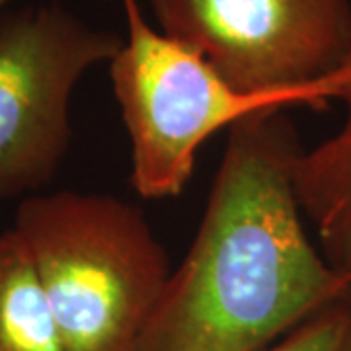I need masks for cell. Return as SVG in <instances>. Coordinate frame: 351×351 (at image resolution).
Here are the masks:
<instances>
[{
  "instance_id": "52a82bcc",
  "label": "cell",
  "mask_w": 351,
  "mask_h": 351,
  "mask_svg": "<svg viewBox=\"0 0 351 351\" xmlns=\"http://www.w3.org/2000/svg\"><path fill=\"white\" fill-rule=\"evenodd\" d=\"M0 351H64L38 271L14 228L0 232Z\"/></svg>"
},
{
  "instance_id": "8992f818",
  "label": "cell",
  "mask_w": 351,
  "mask_h": 351,
  "mask_svg": "<svg viewBox=\"0 0 351 351\" xmlns=\"http://www.w3.org/2000/svg\"><path fill=\"white\" fill-rule=\"evenodd\" d=\"M343 123L332 137L301 152L293 184L304 217L316 228L320 252L351 281V80L339 100Z\"/></svg>"
},
{
  "instance_id": "5b68a950",
  "label": "cell",
  "mask_w": 351,
  "mask_h": 351,
  "mask_svg": "<svg viewBox=\"0 0 351 351\" xmlns=\"http://www.w3.org/2000/svg\"><path fill=\"white\" fill-rule=\"evenodd\" d=\"M121 43L55 2L0 16V199L53 182L73 138V92Z\"/></svg>"
},
{
  "instance_id": "ba28073f",
  "label": "cell",
  "mask_w": 351,
  "mask_h": 351,
  "mask_svg": "<svg viewBox=\"0 0 351 351\" xmlns=\"http://www.w3.org/2000/svg\"><path fill=\"white\" fill-rule=\"evenodd\" d=\"M351 332V297L328 306L263 351H339Z\"/></svg>"
},
{
  "instance_id": "6da1fadb",
  "label": "cell",
  "mask_w": 351,
  "mask_h": 351,
  "mask_svg": "<svg viewBox=\"0 0 351 351\" xmlns=\"http://www.w3.org/2000/svg\"><path fill=\"white\" fill-rule=\"evenodd\" d=\"M302 151L283 108L228 129L195 239L135 351H263L351 297L302 225Z\"/></svg>"
},
{
  "instance_id": "30bf717a",
  "label": "cell",
  "mask_w": 351,
  "mask_h": 351,
  "mask_svg": "<svg viewBox=\"0 0 351 351\" xmlns=\"http://www.w3.org/2000/svg\"><path fill=\"white\" fill-rule=\"evenodd\" d=\"M4 2H6V0H0V6H2V4H4Z\"/></svg>"
},
{
  "instance_id": "277c9868",
  "label": "cell",
  "mask_w": 351,
  "mask_h": 351,
  "mask_svg": "<svg viewBox=\"0 0 351 351\" xmlns=\"http://www.w3.org/2000/svg\"><path fill=\"white\" fill-rule=\"evenodd\" d=\"M164 34L246 94L293 92L318 110L351 80L350 0H149Z\"/></svg>"
},
{
  "instance_id": "3957f363",
  "label": "cell",
  "mask_w": 351,
  "mask_h": 351,
  "mask_svg": "<svg viewBox=\"0 0 351 351\" xmlns=\"http://www.w3.org/2000/svg\"><path fill=\"white\" fill-rule=\"evenodd\" d=\"M121 4L127 34L110 76L131 141V184L145 199L180 195L201 145L217 131L265 110H318L304 94L240 92L193 47L154 29L138 0Z\"/></svg>"
},
{
  "instance_id": "7a4b0ae2",
  "label": "cell",
  "mask_w": 351,
  "mask_h": 351,
  "mask_svg": "<svg viewBox=\"0 0 351 351\" xmlns=\"http://www.w3.org/2000/svg\"><path fill=\"white\" fill-rule=\"evenodd\" d=\"M14 230L49 301L64 351H135L172 267L135 203L61 189L24 197Z\"/></svg>"
},
{
  "instance_id": "9c48e42d",
  "label": "cell",
  "mask_w": 351,
  "mask_h": 351,
  "mask_svg": "<svg viewBox=\"0 0 351 351\" xmlns=\"http://www.w3.org/2000/svg\"><path fill=\"white\" fill-rule=\"evenodd\" d=\"M339 351H351V332L350 336L346 338V341H343V346H341V350Z\"/></svg>"
}]
</instances>
